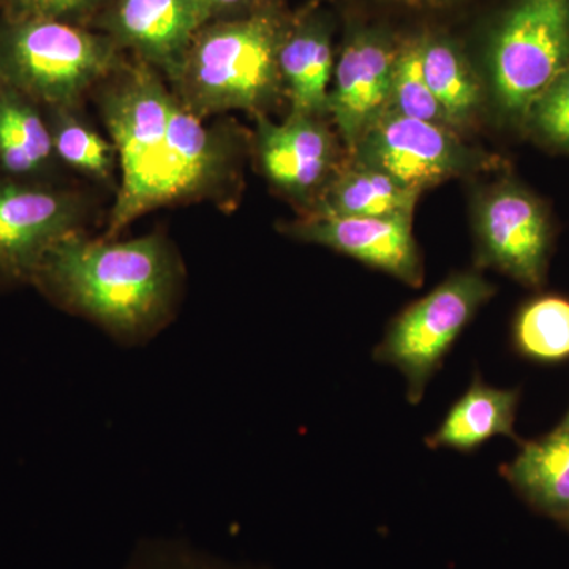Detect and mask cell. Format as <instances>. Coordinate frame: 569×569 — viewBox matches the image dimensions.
Masks as SVG:
<instances>
[{
  "instance_id": "cell-18",
  "label": "cell",
  "mask_w": 569,
  "mask_h": 569,
  "mask_svg": "<svg viewBox=\"0 0 569 569\" xmlns=\"http://www.w3.org/2000/svg\"><path fill=\"white\" fill-rule=\"evenodd\" d=\"M54 156L50 123L36 103L0 84V167L26 176L43 170Z\"/></svg>"
},
{
  "instance_id": "cell-7",
  "label": "cell",
  "mask_w": 569,
  "mask_h": 569,
  "mask_svg": "<svg viewBox=\"0 0 569 569\" xmlns=\"http://www.w3.org/2000/svg\"><path fill=\"white\" fill-rule=\"evenodd\" d=\"M350 157L419 193L449 179L505 164L497 156L467 146L449 127L391 110L367 130Z\"/></svg>"
},
{
  "instance_id": "cell-1",
  "label": "cell",
  "mask_w": 569,
  "mask_h": 569,
  "mask_svg": "<svg viewBox=\"0 0 569 569\" xmlns=\"http://www.w3.org/2000/svg\"><path fill=\"white\" fill-rule=\"evenodd\" d=\"M32 283L123 346H138L174 317L183 269L163 236L93 241L78 233L44 254Z\"/></svg>"
},
{
  "instance_id": "cell-27",
  "label": "cell",
  "mask_w": 569,
  "mask_h": 569,
  "mask_svg": "<svg viewBox=\"0 0 569 569\" xmlns=\"http://www.w3.org/2000/svg\"><path fill=\"white\" fill-rule=\"evenodd\" d=\"M397 2L407 3V6H441V3L451 2V0H397Z\"/></svg>"
},
{
  "instance_id": "cell-19",
  "label": "cell",
  "mask_w": 569,
  "mask_h": 569,
  "mask_svg": "<svg viewBox=\"0 0 569 569\" xmlns=\"http://www.w3.org/2000/svg\"><path fill=\"white\" fill-rule=\"evenodd\" d=\"M422 69L430 91L456 132L477 119L482 104V86L463 56L440 40L422 41Z\"/></svg>"
},
{
  "instance_id": "cell-9",
  "label": "cell",
  "mask_w": 569,
  "mask_h": 569,
  "mask_svg": "<svg viewBox=\"0 0 569 569\" xmlns=\"http://www.w3.org/2000/svg\"><path fill=\"white\" fill-rule=\"evenodd\" d=\"M258 163L272 186L305 211H312L348 159L325 119L290 111L283 122L257 116Z\"/></svg>"
},
{
  "instance_id": "cell-22",
  "label": "cell",
  "mask_w": 569,
  "mask_h": 569,
  "mask_svg": "<svg viewBox=\"0 0 569 569\" xmlns=\"http://www.w3.org/2000/svg\"><path fill=\"white\" fill-rule=\"evenodd\" d=\"M389 110L407 118L440 123L451 129L447 114L441 110L440 103L427 84L425 69H422L421 40L410 41L396 51Z\"/></svg>"
},
{
  "instance_id": "cell-28",
  "label": "cell",
  "mask_w": 569,
  "mask_h": 569,
  "mask_svg": "<svg viewBox=\"0 0 569 569\" xmlns=\"http://www.w3.org/2000/svg\"><path fill=\"white\" fill-rule=\"evenodd\" d=\"M557 429H567V430H569V410H568V413L565 415L563 419H561L560 425L557 426Z\"/></svg>"
},
{
  "instance_id": "cell-29",
  "label": "cell",
  "mask_w": 569,
  "mask_h": 569,
  "mask_svg": "<svg viewBox=\"0 0 569 569\" xmlns=\"http://www.w3.org/2000/svg\"><path fill=\"white\" fill-rule=\"evenodd\" d=\"M559 522L563 523L565 527L569 530V509L567 512H565L563 516L559 519Z\"/></svg>"
},
{
  "instance_id": "cell-5",
  "label": "cell",
  "mask_w": 569,
  "mask_h": 569,
  "mask_svg": "<svg viewBox=\"0 0 569 569\" xmlns=\"http://www.w3.org/2000/svg\"><path fill=\"white\" fill-rule=\"evenodd\" d=\"M496 293V284L478 269L452 272L389 321L372 356L406 377L411 406L421 403L427 385L443 367L459 337Z\"/></svg>"
},
{
  "instance_id": "cell-21",
  "label": "cell",
  "mask_w": 569,
  "mask_h": 569,
  "mask_svg": "<svg viewBox=\"0 0 569 569\" xmlns=\"http://www.w3.org/2000/svg\"><path fill=\"white\" fill-rule=\"evenodd\" d=\"M52 112L50 130L56 156L82 174L96 179L110 178L118 163L114 144L78 119L71 110L61 108Z\"/></svg>"
},
{
  "instance_id": "cell-24",
  "label": "cell",
  "mask_w": 569,
  "mask_h": 569,
  "mask_svg": "<svg viewBox=\"0 0 569 569\" xmlns=\"http://www.w3.org/2000/svg\"><path fill=\"white\" fill-rule=\"evenodd\" d=\"M122 569H250L176 538L138 542Z\"/></svg>"
},
{
  "instance_id": "cell-17",
  "label": "cell",
  "mask_w": 569,
  "mask_h": 569,
  "mask_svg": "<svg viewBox=\"0 0 569 569\" xmlns=\"http://www.w3.org/2000/svg\"><path fill=\"white\" fill-rule=\"evenodd\" d=\"M279 70L290 111L328 118L335 59L328 36L321 29H299L282 39Z\"/></svg>"
},
{
  "instance_id": "cell-2",
  "label": "cell",
  "mask_w": 569,
  "mask_h": 569,
  "mask_svg": "<svg viewBox=\"0 0 569 569\" xmlns=\"http://www.w3.org/2000/svg\"><path fill=\"white\" fill-rule=\"evenodd\" d=\"M242 151L239 133L204 126L174 97L168 121L146 148L133 186L112 206L110 230L122 233L164 206L227 200L238 189Z\"/></svg>"
},
{
  "instance_id": "cell-11",
  "label": "cell",
  "mask_w": 569,
  "mask_h": 569,
  "mask_svg": "<svg viewBox=\"0 0 569 569\" xmlns=\"http://www.w3.org/2000/svg\"><path fill=\"white\" fill-rule=\"evenodd\" d=\"M283 233L353 258L408 287L425 283V263L413 236V217H339L305 213Z\"/></svg>"
},
{
  "instance_id": "cell-14",
  "label": "cell",
  "mask_w": 569,
  "mask_h": 569,
  "mask_svg": "<svg viewBox=\"0 0 569 569\" xmlns=\"http://www.w3.org/2000/svg\"><path fill=\"white\" fill-rule=\"evenodd\" d=\"M520 403L519 388L490 387L475 372L470 387L452 403L441 425L426 438L430 449H455L471 455L493 437L516 436L515 422Z\"/></svg>"
},
{
  "instance_id": "cell-25",
  "label": "cell",
  "mask_w": 569,
  "mask_h": 569,
  "mask_svg": "<svg viewBox=\"0 0 569 569\" xmlns=\"http://www.w3.org/2000/svg\"><path fill=\"white\" fill-rule=\"evenodd\" d=\"M100 0H7L13 21L59 20L93 9Z\"/></svg>"
},
{
  "instance_id": "cell-16",
  "label": "cell",
  "mask_w": 569,
  "mask_h": 569,
  "mask_svg": "<svg viewBox=\"0 0 569 569\" xmlns=\"http://www.w3.org/2000/svg\"><path fill=\"white\" fill-rule=\"evenodd\" d=\"M421 193L348 156L312 211L339 217H413Z\"/></svg>"
},
{
  "instance_id": "cell-3",
  "label": "cell",
  "mask_w": 569,
  "mask_h": 569,
  "mask_svg": "<svg viewBox=\"0 0 569 569\" xmlns=\"http://www.w3.org/2000/svg\"><path fill=\"white\" fill-rule=\"evenodd\" d=\"M279 26L268 17L201 29L171 74V91L198 118L228 111L268 116L284 97Z\"/></svg>"
},
{
  "instance_id": "cell-12",
  "label": "cell",
  "mask_w": 569,
  "mask_h": 569,
  "mask_svg": "<svg viewBox=\"0 0 569 569\" xmlns=\"http://www.w3.org/2000/svg\"><path fill=\"white\" fill-rule=\"evenodd\" d=\"M396 51L372 37L351 40L335 69L328 116L350 156L367 130L389 111Z\"/></svg>"
},
{
  "instance_id": "cell-26",
  "label": "cell",
  "mask_w": 569,
  "mask_h": 569,
  "mask_svg": "<svg viewBox=\"0 0 569 569\" xmlns=\"http://www.w3.org/2000/svg\"><path fill=\"white\" fill-rule=\"evenodd\" d=\"M201 3L212 11L213 9H228V7L239 6V3L246 2V0H200Z\"/></svg>"
},
{
  "instance_id": "cell-8",
  "label": "cell",
  "mask_w": 569,
  "mask_h": 569,
  "mask_svg": "<svg viewBox=\"0 0 569 569\" xmlns=\"http://www.w3.org/2000/svg\"><path fill=\"white\" fill-rule=\"evenodd\" d=\"M478 268H492L527 288L545 287L553 224L545 201L515 178H505L479 200Z\"/></svg>"
},
{
  "instance_id": "cell-23",
  "label": "cell",
  "mask_w": 569,
  "mask_h": 569,
  "mask_svg": "<svg viewBox=\"0 0 569 569\" xmlns=\"http://www.w3.org/2000/svg\"><path fill=\"white\" fill-rule=\"evenodd\" d=\"M523 130L539 144L569 156V67L539 93Z\"/></svg>"
},
{
  "instance_id": "cell-10",
  "label": "cell",
  "mask_w": 569,
  "mask_h": 569,
  "mask_svg": "<svg viewBox=\"0 0 569 569\" xmlns=\"http://www.w3.org/2000/svg\"><path fill=\"white\" fill-rule=\"evenodd\" d=\"M86 213L78 194L0 179V277L32 282L52 247L82 233Z\"/></svg>"
},
{
  "instance_id": "cell-20",
  "label": "cell",
  "mask_w": 569,
  "mask_h": 569,
  "mask_svg": "<svg viewBox=\"0 0 569 569\" xmlns=\"http://www.w3.org/2000/svg\"><path fill=\"white\" fill-rule=\"evenodd\" d=\"M516 353L539 365L569 359V299L542 295L520 306L511 328Z\"/></svg>"
},
{
  "instance_id": "cell-15",
  "label": "cell",
  "mask_w": 569,
  "mask_h": 569,
  "mask_svg": "<svg viewBox=\"0 0 569 569\" xmlns=\"http://www.w3.org/2000/svg\"><path fill=\"white\" fill-rule=\"evenodd\" d=\"M500 473L531 508L559 520L569 509V430L556 427L520 443L519 455Z\"/></svg>"
},
{
  "instance_id": "cell-6",
  "label": "cell",
  "mask_w": 569,
  "mask_h": 569,
  "mask_svg": "<svg viewBox=\"0 0 569 569\" xmlns=\"http://www.w3.org/2000/svg\"><path fill=\"white\" fill-rule=\"evenodd\" d=\"M569 67V0H519L501 21L489 54L498 116L523 129L539 93Z\"/></svg>"
},
{
  "instance_id": "cell-13",
  "label": "cell",
  "mask_w": 569,
  "mask_h": 569,
  "mask_svg": "<svg viewBox=\"0 0 569 569\" xmlns=\"http://www.w3.org/2000/svg\"><path fill=\"white\" fill-rule=\"evenodd\" d=\"M211 11L200 0H121L114 28L146 66L174 73Z\"/></svg>"
},
{
  "instance_id": "cell-4",
  "label": "cell",
  "mask_w": 569,
  "mask_h": 569,
  "mask_svg": "<svg viewBox=\"0 0 569 569\" xmlns=\"http://www.w3.org/2000/svg\"><path fill=\"white\" fill-rule=\"evenodd\" d=\"M116 69L108 41L66 21H13L0 37V84L51 110H73Z\"/></svg>"
}]
</instances>
